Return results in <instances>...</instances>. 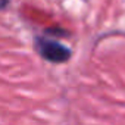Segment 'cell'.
Instances as JSON below:
<instances>
[{"label": "cell", "mask_w": 125, "mask_h": 125, "mask_svg": "<svg viewBox=\"0 0 125 125\" xmlns=\"http://www.w3.org/2000/svg\"><path fill=\"white\" fill-rule=\"evenodd\" d=\"M8 3H9V0H0V10L5 9L8 6Z\"/></svg>", "instance_id": "2"}, {"label": "cell", "mask_w": 125, "mask_h": 125, "mask_svg": "<svg viewBox=\"0 0 125 125\" xmlns=\"http://www.w3.org/2000/svg\"><path fill=\"white\" fill-rule=\"evenodd\" d=\"M35 49L43 59L53 63H63L71 57V50L68 47L49 37H37Z\"/></svg>", "instance_id": "1"}]
</instances>
